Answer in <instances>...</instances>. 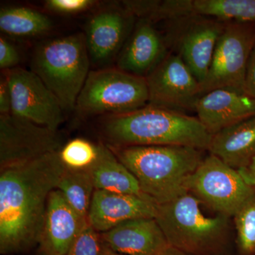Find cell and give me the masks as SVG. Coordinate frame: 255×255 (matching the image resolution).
<instances>
[{
	"label": "cell",
	"instance_id": "5",
	"mask_svg": "<svg viewBox=\"0 0 255 255\" xmlns=\"http://www.w3.org/2000/svg\"><path fill=\"white\" fill-rule=\"evenodd\" d=\"M201 201L190 192L157 206L155 220L169 246L184 252L205 251L224 239L229 216H206Z\"/></svg>",
	"mask_w": 255,
	"mask_h": 255
},
{
	"label": "cell",
	"instance_id": "23",
	"mask_svg": "<svg viewBox=\"0 0 255 255\" xmlns=\"http://www.w3.org/2000/svg\"><path fill=\"white\" fill-rule=\"evenodd\" d=\"M69 205L83 219H87L95 191L90 169L75 170L65 168L57 185Z\"/></svg>",
	"mask_w": 255,
	"mask_h": 255
},
{
	"label": "cell",
	"instance_id": "19",
	"mask_svg": "<svg viewBox=\"0 0 255 255\" xmlns=\"http://www.w3.org/2000/svg\"><path fill=\"white\" fill-rule=\"evenodd\" d=\"M208 150L237 170L249 165L255 157V116L213 135Z\"/></svg>",
	"mask_w": 255,
	"mask_h": 255
},
{
	"label": "cell",
	"instance_id": "10",
	"mask_svg": "<svg viewBox=\"0 0 255 255\" xmlns=\"http://www.w3.org/2000/svg\"><path fill=\"white\" fill-rule=\"evenodd\" d=\"M145 78L149 105L195 112L202 96L201 85L179 55L169 53Z\"/></svg>",
	"mask_w": 255,
	"mask_h": 255
},
{
	"label": "cell",
	"instance_id": "1",
	"mask_svg": "<svg viewBox=\"0 0 255 255\" xmlns=\"http://www.w3.org/2000/svg\"><path fill=\"white\" fill-rule=\"evenodd\" d=\"M66 167L59 152L1 169L0 251H23L38 243L50 193Z\"/></svg>",
	"mask_w": 255,
	"mask_h": 255
},
{
	"label": "cell",
	"instance_id": "9",
	"mask_svg": "<svg viewBox=\"0 0 255 255\" xmlns=\"http://www.w3.org/2000/svg\"><path fill=\"white\" fill-rule=\"evenodd\" d=\"M56 131L12 113L0 115L1 169L59 152Z\"/></svg>",
	"mask_w": 255,
	"mask_h": 255
},
{
	"label": "cell",
	"instance_id": "4",
	"mask_svg": "<svg viewBox=\"0 0 255 255\" xmlns=\"http://www.w3.org/2000/svg\"><path fill=\"white\" fill-rule=\"evenodd\" d=\"M90 58L85 33L53 38L36 47L31 70L59 100L63 110H75L90 74Z\"/></svg>",
	"mask_w": 255,
	"mask_h": 255
},
{
	"label": "cell",
	"instance_id": "29",
	"mask_svg": "<svg viewBox=\"0 0 255 255\" xmlns=\"http://www.w3.org/2000/svg\"><path fill=\"white\" fill-rule=\"evenodd\" d=\"M0 113L1 115L11 113V92L6 75L0 80Z\"/></svg>",
	"mask_w": 255,
	"mask_h": 255
},
{
	"label": "cell",
	"instance_id": "24",
	"mask_svg": "<svg viewBox=\"0 0 255 255\" xmlns=\"http://www.w3.org/2000/svg\"><path fill=\"white\" fill-rule=\"evenodd\" d=\"M100 145H95L83 138H75L67 142L59 151L60 158L66 168L88 169L100 156Z\"/></svg>",
	"mask_w": 255,
	"mask_h": 255
},
{
	"label": "cell",
	"instance_id": "32",
	"mask_svg": "<svg viewBox=\"0 0 255 255\" xmlns=\"http://www.w3.org/2000/svg\"><path fill=\"white\" fill-rule=\"evenodd\" d=\"M158 255H188L187 253L184 252L179 251L177 248H173L172 246H169L168 248H166L163 252Z\"/></svg>",
	"mask_w": 255,
	"mask_h": 255
},
{
	"label": "cell",
	"instance_id": "13",
	"mask_svg": "<svg viewBox=\"0 0 255 255\" xmlns=\"http://www.w3.org/2000/svg\"><path fill=\"white\" fill-rule=\"evenodd\" d=\"M181 21L184 26L178 33L177 54L201 85L226 23L201 16H188Z\"/></svg>",
	"mask_w": 255,
	"mask_h": 255
},
{
	"label": "cell",
	"instance_id": "6",
	"mask_svg": "<svg viewBox=\"0 0 255 255\" xmlns=\"http://www.w3.org/2000/svg\"><path fill=\"white\" fill-rule=\"evenodd\" d=\"M145 78L120 69L102 68L90 71L75 110L85 115L130 113L148 105Z\"/></svg>",
	"mask_w": 255,
	"mask_h": 255
},
{
	"label": "cell",
	"instance_id": "31",
	"mask_svg": "<svg viewBox=\"0 0 255 255\" xmlns=\"http://www.w3.org/2000/svg\"><path fill=\"white\" fill-rule=\"evenodd\" d=\"M238 171L245 181L255 189V157L249 165Z\"/></svg>",
	"mask_w": 255,
	"mask_h": 255
},
{
	"label": "cell",
	"instance_id": "30",
	"mask_svg": "<svg viewBox=\"0 0 255 255\" xmlns=\"http://www.w3.org/2000/svg\"><path fill=\"white\" fill-rule=\"evenodd\" d=\"M245 91L255 99V45L247 69Z\"/></svg>",
	"mask_w": 255,
	"mask_h": 255
},
{
	"label": "cell",
	"instance_id": "26",
	"mask_svg": "<svg viewBox=\"0 0 255 255\" xmlns=\"http://www.w3.org/2000/svg\"><path fill=\"white\" fill-rule=\"evenodd\" d=\"M102 248L100 235L87 221L66 255H100Z\"/></svg>",
	"mask_w": 255,
	"mask_h": 255
},
{
	"label": "cell",
	"instance_id": "20",
	"mask_svg": "<svg viewBox=\"0 0 255 255\" xmlns=\"http://www.w3.org/2000/svg\"><path fill=\"white\" fill-rule=\"evenodd\" d=\"M90 170L95 189L137 196L152 201L143 194L135 176L108 146L101 145L100 156Z\"/></svg>",
	"mask_w": 255,
	"mask_h": 255
},
{
	"label": "cell",
	"instance_id": "18",
	"mask_svg": "<svg viewBox=\"0 0 255 255\" xmlns=\"http://www.w3.org/2000/svg\"><path fill=\"white\" fill-rule=\"evenodd\" d=\"M102 243L124 255H158L169 244L155 219L126 221L100 234Z\"/></svg>",
	"mask_w": 255,
	"mask_h": 255
},
{
	"label": "cell",
	"instance_id": "17",
	"mask_svg": "<svg viewBox=\"0 0 255 255\" xmlns=\"http://www.w3.org/2000/svg\"><path fill=\"white\" fill-rule=\"evenodd\" d=\"M168 54L165 39L153 23L138 18L117 58V68L146 78Z\"/></svg>",
	"mask_w": 255,
	"mask_h": 255
},
{
	"label": "cell",
	"instance_id": "27",
	"mask_svg": "<svg viewBox=\"0 0 255 255\" xmlns=\"http://www.w3.org/2000/svg\"><path fill=\"white\" fill-rule=\"evenodd\" d=\"M96 4L93 0H47L45 6L57 14L72 15L87 11Z\"/></svg>",
	"mask_w": 255,
	"mask_h": 255
},
{
	"label": "cell",
	"instance_id": "12",
	"mask_svg": "<svg viewBox=\"0 0 255 255\" xmlns=\"http://www.w3.org/2000/svg\"><path fill=\"white\" fill-rule=\"evenodd\" d=\"M136 18L122 3L96 11L85 27L90 61L102 67L118 58L135 27Z\"/></svg>",
	"mask_w": 255,
	"mask_h": 255
},
{
	"label": "cell",
	"instance_id": "15",
	"mask_svg": "<svg viewBox=\"0 0 255 255\" xmlns=\"http://www.w3.org/2000/svg\"><path fill=\"white\" fill-rule=\"evenodd\" d=\"M87 222L69 205L62 193L54 189L48 197L38 240L42 255H66Z\"/></svg>",
	"mask_w": 255,
	"mask_h": 255
},
{
	"label": "cell",
	"instance_id": "33",
	"mask_svg": "<svg viewBox=\"0 0 255 255\" xmlns=\"http://www.w3.org/2000/svg\"><path fill=\"white\" fill-rule=\"evenodd\" d=\"M100 255H124L122 254H119V253H115L112 250L110 249V248H107V246H105V245L102 243V251H101Z\"/></svg>",
	"mask_w": 255,
	"mask_h": 255
},
{
	"label": "cell",
	"instance_id": "16",
	"mask_svg": "<svg viewBox=\"0 0 255 255\" xmlns=\"http://www.w3.org/2000/svg\"><path fill=\"white\" fill-rule=\"evenodd\" d=\"M157 206L139 196L95 189L87 221L97 233H105L130 220L155 219Z\"/></svg>",
	"mask_w": 255,
	"mask_h": 255
},
{
	"label": "cell",
	"instance_id": "21",
	"mask_svg": "<svg viewBox=\"0 0 255 255\" xmlns=\"http://www.w3.org/2000/svg\"><path fill=\"white\" fill-rule=\"evenodd\" d=\"M186 12L225 23H255V0H186Z\"/></svg>",
	"mask_w": 255,
	"mask_h": 255
},
{
	"label": "cell",
	"instance_id": "3",
	"mask_svg": "<svg viewBox=\"0 0 255 255\" xmlns=\"http://www.w3.org/2000/svg\"><path fill=\"white\" fill-rule=\"evenodd\" d=\"M106 138L114 147L180 145L209 149L213 135L197 117L147 105L103 124Z\"/></svg>",
	"mask_w": 255,
	"mask_h": 255
},
{
	"label": "cell",
	"instance_id": "22",
	"mask_svg": "<svg viewBox=\"0 0 255 255\" xmlns=\"http://www.w3.org/2000/svg\"><path fill=\"white\" fill-rule=\"evenodd\" d=\"M52 28L53 22L48 16L31 8L12 6L0 11V29L10 36H38Z\"/></svg>",
	"mask_w": 255,
	"mask_h": 255
},
{
	"label": "cell",
	"instance_id": "28",
	"mask_svg": "<svg viewBox=\"0 0 255 255\" xmlns=\"http://www.w3.org/2000/svg\"><path fill=\"white\" fill-rule=\"evenodd\" d=\"M19 53L9 41L3 37L0 38V68L11 70L20 62Z\"/></svg>",
	"mask_w": 255,
	"mask_h": 255
},
{
	"label": "cell",
	"instance_id": "25",
	"mask_svg": "<svg viewBox=\"0 0 255 255\" xmlns=\"http://www.w3.org/2000/svg\"><path fill=\"white\" fill-rule=\"evenodd\" d=\"M238 243L243 253L255 252V196L247 202L234 216Z\"/></svg>",
	"mask_w": 255,
	"mask_h": 255
},
{
	"label": "cell",
	"instance_id": "11",
	"mask_svg": "<svg viewBox=\"0 0 255 255\" xmlns=\"http://www.w3.org/2000/svg\"><path fill=\"white\" fill-rule=\"evenodd\" d=\"M11 97V113L57 131L64 122L59 100L32 72L21 68L6 73Z\"/></svg>",
	"mask_w": 255,
	"mask_h": 255
},
{
	"label": "cell",
	"instance_id": "8",
	"mask_svg": "<svg viewBox=\"0 0 255 255\" xmlns=\"http://www.w3.org/2000/svg\"><path fill=\"white\" fill-rule=\"evenodd\" d=\"M255 45V23H226L216 44L201 94L232 87L244 90L248 63Z\"/></svg>",
	"mask_w": 255,
	"mask_h": 255
},
{
	"label": "cell",
	"instance_id": "14",
	"mask_svg": "<svg viewBox=\"0 0 255 255\" xmlns=\"http://www.w3.org/2000/svg\"><path fill=\"white\" fill-rule=\"evenodd\" d=\"M197 118L211 135L255 116V99L244 90L221 87L208 92L196 106Z\"/></svg>",
	"mask_w": 255,
	"mask_h": 255
},
{
	"label": "cell",
	"instance_id": "7",
	"mask_svg": "<svg viewBox=\"0 0 255 255\" xmlns=\"http://www.w3.org/2000/svg\"><path fill=\"white\" fill-rule=\"evenodd\" d=\"M189 191L218 214L234 216L255 196V189L237 169L210 154L191 178Z\"/></svg>",
	"mask_w": 255,
	"mask_h": 255
},
{
	"label": "cell",
	"instance_id": "2",
	"mask_svg": "<svg viewBox=\"0 0 255 255\" xmlns=\"http://www.w3.org/2000/svg\"><path fill=\"white\" fill-rule=\"evenodd\" d=\"M157 205L189 192L191 178L204 157L202 150L180 145H108Z\"/></svg>",
	"mask_w": 255,
	"mask_h": 255
}]
</instances>
